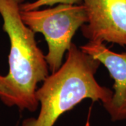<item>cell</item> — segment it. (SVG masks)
<instances>
[{
	"mask_svg": "<svg viewBox=\"0 0 126 126\" xmlns=\"http://www.w3.org/2000/svg\"><path fill=\"white\" fill-rule=\"evenodd\" d=\"M25 0H0L3 30L10 41L9 72L0 74V100L8 107L35 111L37 84L49 75L48 66L37 46L35 32L23 22L21 5Z\"/></svg>",
	"mask_w": 126,
	"mask_h": 126,
	"instance_id": "obj_1",
	"label": "cell"
},
{
	"mask_svg": "<svg viewBox=\"0 0 126 126\" xmlns=\"http://www.w3.org/2000/svg\"><path fill=\"white\" fill-rule=\"evenodd\" d=\"M100 64L72 43L64 63L36 90L41 105L38 117L25 119L22 126H53L61 115L85 99L108 104L113 92L100 86L94 77Z\"/></svg>",
	"mask_w": 126,
	"mask_h": 126,
	"instance_id": "obj_2",
	"label": "cell"
},
{
	"mask_svg": "<svg viewBox=\"0 0 126 126\" xmlns=\"http://www.w3.org/2000/svg\"><path fill=\"white\" fill-rule=\"evenodd\" d=\"M23 22L34 32L44 34L48 44L45 59L51 73L63 65L64 54L72 46L77 30L88 22L85 6L81 4H58L43 10L22 11Z\"/></svg>",
	"mask_w": 126,
	"mask_h": 126,
	"instance_id": "obj_3",
	"label": "cell"
},
{
	"mask_svg": "<svg viewBox=\"0 0 126 126\" xmlns=\"http://www.w3.org/2000/svg\"><path fill=\"white\" fill-rule=\"evenodd\" d=\"M88 22L81 27L90 41L126 46V0H83Z\"/></svg>",
	"mask_w": 126,
	"mask_h": 126,
	"instance_id": "obj_4",
	"label": "cell"
},
{
	"mask_svg": "<svg viewBox=\"0 0 126 126\" xmlns=\"http://www.w3.org/2000/svg\"><path fill=\"white\" fill-rule=\"evenodd\" d=\"M80 49L104 64L114 80L111 99L104 107L111 120L126 119V51L116 53L107 48L102 42L90 41L81 46Z\"/></svg>",
	"mask_w": 126,
	"mask_h": 126,
	"instance_id": "obj_5",
	"label": "cell"
},
{
	"mask_svg": "<svg viewBox=\"0 0 126 126\" xmlns=\"http://www.w3.org/2000/svg\"><path fill=\"white\" fill-rule=\"evenodd\" d=\"M83 0H36L33 2L23 3L21 5L22 11H32L39 9L44 6H53L58 4H81Z\"/></svg>",
	"mask_w": 126,
	"mask_h": 126,
	"instance_id": "obj_6",
	"label": "cell"
}]
</instances>
